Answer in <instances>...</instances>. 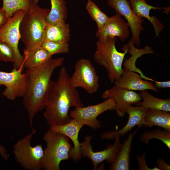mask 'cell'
Instances as JSON below:
<instances>
[{
  "instance_id": "6da1fadb",
  "label": "cell",
  "mask_w": 170,
  "mask_h": 170,
  "mask_svg": "<svg viewBox=\"0 0 170 170\" xmlns=\"http://www.w3.org/2000/svg\"><path fill=\"white\" fill-rule=\"evenodd\" d=\"M64 60L63 57H52L42 65L25 71L27 80L23 103L28 113L33 134L36 132L33 127V119L38 112L45 108L54 82L51 80L52 75L55 68L63 64Z\"/></svg>"
},
{
  "instance_id": "7a4b0ae2",
  "label": "cell",
  "mask_w": 170,
  "mask_h": 170,
  "mask_svg": "<svg viewBox=\"0 0 170 170\" xmlns=\"http://www.w3.org/2000/svg\"><path fill=\"white\" fill-rule=\"evenodd\" d=\"M76 88L71 85L66 68L60 69L56 81H54L48 95L43 113L49 127L64 125L71 118L70 108L84 107Z\"/></svg>"
},
{
  "instance_id": "3957f363",
  "label": "cell",
  "mask_w": 170,
  "mask_h": 170,
  "mask_svg": "<svg viewBox=\"0 0 170 170\" xmlns=\"http://www.w3.org/2000/svg\"><path fill=\"white\" fill-rule=\"evenodd\" d=\"M50 9L41 8L30 1L29 8L20 25V39L24 45V54L42 46L48 25L46 20Z\"/></svg>"
},
{
  "instance_id": "277c9868",
  "label": "cell",
  "mask_w": 170,
  "mask_h": 170,
  "mask_svg": "<svg viewBox=\"0 0 170 170\" xmlns=\"http://www.w3.org/2000/svg\"><path fill=\"white\" fill-rule=\"evenodd\" d=\"M117 37H107L96 42V50L94 59L96 62L106 70L111 83L119 79L122 72V65L126 54L129 52L128 47H124V52L118 51L115 46Z\"/></svg>"
},
{
  "instance_id": "5b68a950",
  "label": "cell",
  "mask_w": 170,
  "mask_h": 170,
  "mask_svg": "<svg viewBox=\"0 0 170 170\" xmlns=\"http://www.w3.org/2000/svg\"><path fill=\"white\" fill-rule=\"evenodd\" d=\"M43 139L47 146L41 160L42 168L45 170H60L61 162L70 157L69 152L72 146L69 138L49 128Z\"/></svg>"
},
{
  "instance_id": "8992f818",
  "label": "cell",
  "mask_w": 170,
  "mask_h": 170,
  "mask_svg": "<svg viewBox=\"0 0 170 170\" xmlns=\"http://www.w3.org/2000/svg\"><path fill=\"white\" fill-rule=\"evenodd\" d=\"M31 133L19 139L13 146V152L16 162L24 169L40 170L44 150L42 145L32 146L31 140Z\"/></svg>"
},
{
  "instance_id": "52a82bcc",
  "label": "cell",
  "mask_w": 170,
  "mask_h": 170,
  "mask_svg": "<svg viewBox=\"0 0 170 170\" xmlns=\"http://www.w3.org/2000/svg\"><path fill=\"white\" fill-rule=\"evenodd\" d=\"M26 11L20 10L15 12L6 23L0 29V40L8 44L13 50L16 61L14 68L24 70V57L20 53L18 48L19 41L21 38L20 25Z\"/></svg>"
},
{
  "instance_id": "ba28073f",
  "label": "cell",
  "mask_w": 170,
  "mask_h": 170,
  "mask_svg": "<svg viewBox=\"0 0 170 170\" xmlns=\"http://www.w3.org/2000/svg\"><path fill=\"white\" fill-rule=\"evenodd\" d=\"M70 81L74 87L82 88L89 94L95 93L99 87V77L94 67L86 59H80L76 62Z\"/></svg>"
},
{
  "instance_id": "9c48e42d",
  "label": "cell",
  "mask_w": 170,
  "mask_h": 170,
  "mask_svg": "<svg viewBox=\"0 0 170 170\" xmlns=\"http://www.w3.org/2000/svg\"><path fill=\"white\" fill-rule=\"evenodd\" d=\"M116 103L114 100L109 98L99 104L76 108L70 112V116L91 128L96 129L101 126L97 117L105 111L115 110Z\"/></svg>"
},
{
  "instance_id": "30bf717a",
  "label": "cell",
  "mask_w": 170,
  "mask_h": 170,
  "mask_svg": "<svg viewBox=\"0 0 170 170\" xmlns=\"http://www.w3.org/2000/svg\"><path fill=\"white\" fill-rule=\"evenodd\" d=\"M93 137L92 135L86 136L84 141L80 143V151L82 156L88 157L91 161L94 169H96L98 165L105 161L111 164L113 163L122 145L120 140V136L118 135L116 136L113 144H109L104 150L97 152L93 151L90 143Z\"/></svg>"
},
{
  "instance_id": "8fae6325",
  "label": "cell",
  "mask_w": 170,
  "mask_h": 170,
  "mask_svg": "<svg viewBox=\"0 0 170 170\" xmlns=\"http://www.w3.org/2000/svg\"><path fill=\"white\" fill-rule=\"evenodd\" d=\"M23 70L14 68L10 72L0 71V87L3 85L6 87L2 94L10 100L23 97L25 94L27 77L25 72L23 73Z\"/></svg>"
},
{
  "instance_id": "7c38bea8",
  "label": "cell",
  "mask_w": 170,
  "mask_h": 170,
  "mask_svg": "<svg viewBox=\"0 0 170 170\" xmlns=\"http://www.w3.org/2000/svg\"><path fill=\"white\" fill-rule=\"evenodd\" d=\"M108 6L113 8L116 13L123 16L129 25L132 37L129 42L140 46V35L144 30L142 24L144 20L136 15L133 11L128 0H107Z\"/></svg>"
},
{
  "instance_id": "4fadbf2b",
  "label": "cell",
  "mask_w": 170,
  "mask_h": 170,
  "mask_svg": "<svg viewBox=\"0 0 170 170\" xmlns=\"http://www.w3.org/2000/svg\"><path fill=\"white\" fill-rule=\"evenodd\" d=\"M103 99L111 98L115 101V109L118 116L123 117L128 107L142 100L138 93L134 91L122 89L114 85L111 88L105 90L102 94Z\"/></svg>"
},
{
  "instance_id": "5bb4252c",
  "label": "cell",
  "mask_w": 170,
  "mask_h": 170,
  "mask_svg": "<svg viewBox=\"0 0 170 170\" xmlns=\"http://www.w3.org/2000/svg\"><path fill=\"white\" fill-rule=\"evenodd\" d=\"M129 25L117 14L109 17L103 27L95 33L99 40H104L107 37H118L121 41L127 39L130 34Z\"/></svg>"
},
{
  "instance_id": "9a60e30c",
  "label": "cell",
  "mask_w": 170,
  "mask_h": 170,
  "mask_svg": "<svg viewBox=\"0 0 170 170\" xmlns=\"http://www.w3.org/2000/svg\"><path fill=\"white\" fill-rule=\"evenodd\" d=\"M147 109L142 106H128L126 113L128 114L129 118L126 124L119 130L118 126L116 125L115 130L105 132L101 136L102 139H112L115 138L116 135L123 136L136 125L138 127L143 126L144 118Z\"/></svg>"
},
{
  "instance_id": "2e32d148",
  "label": "cell",
  "mask_w": 170,
  "mask_h": 170,
  "mask_svg": "<svg viewBox=\"0 0 170 170\" xmlns=\"http://www.w3.org/2000/svg\"><path fill=\"white\" fill-rule=\"evenodd\" d=\"M83 125L82 122L71 118L66 124L49 127L51 130L63 134L71 140L74 146L71 149L69 155L70 157L75 162L79 161L82 157L78 137L79 132Z\"/></svg>"
},
{
  "instance_id": "e0dca14e",
  "label": "cell",
  "mask_w": 170,
  "mask_h": 170,
  "mask_svg": "<svg viewBox=\"0 0 170 170\" xmlns=\"http://www.w3.org/2000/svg\"><path fill=\"white\" fill-rule=\"evenodd\" d=\"M113 83L115 86L129 90H151L155 92L158 91L152 83L143 80L138 74L127 68L123 69L120 78Z\"/></svg>"
},
{
  "instance_id": "ac0fdd59",
  "label": "cell",
  "mask_w": 170,
  "mask_h": 170,
  "mask_svg": "<svg viewBox=\"0 0 170 170\" xmlns=\"http://www.w3.org/2000/svg\"><path fill=\"white\" fill-rule=\"evenodd\" d=\"M131 7L134 13L141 18H146L153 26L156 36L159 34L164 28L165 26L155 16L150 15L151 9H167L169 7H158L150 5L145 0H130L129 1Z\"/></svg>"
},
{
  "instance_id": "d6986e66",
  "label": "cell",
  "mask_w": 170,
  "mask_h": 170,
  "mask_svg": "<svg viewBox=\"0 0 170 170\" xmlns=\"http://www.w3.org/2000/svg\"><path fill=\"white\" fill-rule=\"evenodd\" d=\"M70 32L69 25L66 22L60 21L52 24H48L44 41L68 43L70 39Z\"/></svg>"
},
{
  "instance_id": "ffe728a7",
  "label": "cell",
  "mask_w": 170,
  "mask_h": 170,
  "mask_svg": "<svg viewBox=\"0 0 170 170\" xmlns=\"http://www.w3.org/2000/svg\"><path fill=\"white\" fill-rule=\"evenodd\" d=\"M138 128L133 133H130L128 138L122 144V147L115 162L112 164L109 169L112 170H129L130 154L132 140Z\"/></svg>"
},
{
  "instance_id": "44dd1931",
  "label": "cell",
  "mask_w": 170,
  "mask_h": 170,
  "mask_svg": "<svg viewBox=\"0 0 170 170\" xmlns=\"http://www.w3.org/2000/svg\"><path fill=\"white\" fill-rule=\"evenodd\" d=\"M156 126L170 131V113L163 110L147 109L144 118L143 127Z\"/></svg>"
},
{
  "instance_id": "7402d4cb",
  "label": "cell",
  "mask_w": 170,
  "mask_h": 170,
  "mask_svg": "<svg viewBox=\"0 0 170 170\" xmlns=\"http://www.w3.org/2000/svg\"><path fill=\"white\" fill-rule=\"evenodd\" d=\"M142 99V101L134 104L142 106L147 109L158 110L170 111V99H162L156 98L150 94L147 90L138 93Z\"/></svg>"
},
{
  "instance_id": "603a6c76",
  "label": "cell",
  "mask_w": 170,
  "mask_h": 170,
  "mask_svg": "<svg viewBox=\"0 0 170 170\" xmlns=\"http://www.w3.org/2000/svg\"><path fill=\"white\" fill-rule=\"evenodd\" d=\"M24 55V67L26 69L38 67L52 58L42 46L34 48Z\"/></svg>"
},
{
  "instance_id": "cb8c5ba5",
  "label": "cell",
  "mask_w": 170,
  "mask_h": 170,
  "mask_svg": "<svg viewBox=\"0 0 170 170\" xmlns=\"http://www.w3.org/2000/svg\"><path fill=\"white\" fill-rule=\"evenodd\" d=\"M51 8L46 18L47 23L52 24L57 22H66L67 8L65 0H50Z\"/></svg>"
},
{
  "instance_id": "d4e9b609",
  "label": "cell",
  "mask_w": 170,
  "mask_h": 170,
  "mask_svg": "<svg viewBox=\"0 0 170 170\" xmlns=\"http://www.w3.org/2000/svg\"><path fill=\"white\" fill-rule=\"evenodd\" d=\"M153 139L161 140L170 149V131L165 129L163 130L159 128L149 131L145 130L141 134L140 140L148 144L150 140Z\"/></svg>"
},
{
  "instance_id": "484cf974",
  "label": "cell",
  "mask_w": 170,
  "mask_h": 170,
  "mask_svg": "<svg viewBox=\"0 0 170 170\" xmlns=\"http://www.w3.org/2000/svg\"><path fill=\"white\" fill-rule=\"evenodd\" d=\"M86 8L92 19L96 22L98 31L100 30L103 27L109 17L102 12L95 3L91 0L88 1Z\"/></svg>"
},
{
  "instance_id": "4316f807",
  "label": "cell",
  "mask_w": 170,
  "mask_h": 170,
  "mask_svg": "<svg viewBox=\"0 0 170 170\" xmlns=\"http://www.w3.org/2000/svg\"><path fill=\"white\" fill-rule=\"evenodd\" d=\"M30 1V0H3L2 7L9 19L18 10H23L26 11L29 8Z\"/></svg>"
},
{
  "instance_id": "83f0119b",
  "label": "cell",
  "mask_w": 170,
  "mask_h": 170,
  "mask_svg": "<svg viewBox=\"0 0 170 170\" xmlns=\"http://www.w3.org/2000/svg\"><path fill=\"white\" fill-rule=\"evenodd\" d=\"M42 46L50 55L68 52V43H61L51 41H45Z\"/></svg>"
},
{
  "instance_id": "f1b7e54d",
  "label": "cell",
  "mask_w": 170,
  "mask_h": 170,
  "mask_svg": "<svg viewBox=\"0 0 170 170\" xmlns=\"http://www.w3.org/2000/svg\"><path fill=\"white\" fill-rule=\"evenodd\" d=\"M0 60L14 64L16 59L14 52L10 46L5 42L0 40Z\"/></svg>"
},
{
  "instance_id": "f546056e",
  "label": "cell",
  "mask_w": 170,
  "mask_h": 170,
  "mask_svg": "<svg viewBox=\"0 0 170 170\" xmlns=\"http://www.w3.org/2000/svg\"><path fill=\"white\" fill-rule=\"evenodd\" d=\"M145 156V154H143L141 156L138 155L137 157V159L138 162L139 170H159L156 166H155L152 168L149 167L146 164Z\"/></svg>"
},
{
  "instance_id": "4dcf8cb0",
  "label": "cell",
  "mask_w": 170,
  "mask_h": 170,
  "mask_svg": "<svg viewBox=\"0 0 170 170\" xmlns=\"http://www.w3.org/2000/svg\"><path fill=\"white\" fill-rule=\"evenodd\" d=\"M157 167L159 170H169L170 169V166L166 163L163 158L158 159L157 161Z\"/></svg>"
},
{
  "instance_id": "1f68e13d",
  "label": "cell",
  "mask_w": 170,
  "mask_h": 170,
  "mask_svg": "<svg viewBox=\"0 0 170 170\" xmlns=\"http://www.w3.org/2000/svg\"><path fill=\"white\" fill-rule=\"evenodd\" d=\"M8 19L2 7L0 9V29L6 23Z\"/></svg>"
},
{
  "instance_id": "d6a6232c",
  "label": "cell",
  "mask_w": 170,
  "mask_h": 170,
  "mask_svg": "<svg viewBox=\"0 0 170 170\" xmlns=\"http://www.w3.org/2000/svg\"><path fill=\"white\" fill-rule=\"evenodd\" d=\"M154 82H155V86L157 88H165L170 87V81L158 82L154 80Z\"/></svg>"
},
{
  "instance_id": "836d02e7",
  "label": "cell",
  "mask_w": 170,
  "mask_h": 170,
  "mask_svg": "<svg viewBox=\"0 0 170 170\" xmlns=\"http://www.w3.org/2000/svg\"><path fill=\"white\" fill-rule=\"evenodd\" d=\"M0 155L5 161L8 160V155L7 151L5 147L2 145H0Z\"/></svg>"
},
{
  "instance_id": "e575fe53",
  "label": "cell",
  "mask_w": 170,
  "mask_h": 170,
  "mask_svg": "<svg viewBox=\"0 0 170 170\" xmlns=\"http://www.w3.org/2000/svg\"><path fill=\"white\" fill-rule=\"evenodd\" d=\"M33 3L37 4L39 1V0H30Z\"/></svg>"
},
{
  "instance_id": "d590c367",
  "label": "cell",
  "mask_w": 170,
  "mask_h": 170,
  "mask_svg": "<svg viewBox=\"0 0 170 170\" xmlns=\"http://www.w3.org/2000/svg\"><path fill=\"white\" fill-rule=\"evenodd\" d=\"M145 0L146 1V0Z\"/></svg>"
}]
</instances>
